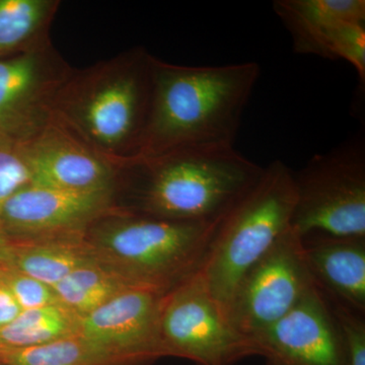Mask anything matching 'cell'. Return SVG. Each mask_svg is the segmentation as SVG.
<instances>
[{"instance_id": "cell-1", "label": "cell", "mask_w": 365, "mask_h": 365, "mask_svg": "<svg viewBox=\"0 0 365 365\" xmlns=\"http://www.w3.org/2000/svg\"><path fill=\"white\" fill-rule=\"evenodd\" d=\"M260 74L253 61L180 66L153 58L150 114L136 158L235 146Z\"/></svg>"}, {"instance_id": "cell-2", "label": "cell", "mask_w": 365, "mask_h": 365, "mask_svg": "<svg viewBox=\"0 0 365 365\" xmlns=\"http://www.w3.org/2000/svg\"><path fill=\"white\" fill-rule=\"evenodd\" d=\"M128 165L140 178L134 213L176 222L222 220L264 169L235 146L184 148Z\"/></svg>"}, {"instance_id": "cell-3", "label": "cell", "mask_w": 365, "mask_h": 365, "mask_svg": "<svg viewBox=\"0 0 365 365\" xmlns=\"http://www.w3.org/2000/svg\"><path fill=\"white\" fill-rule=\"evenodd\" d=\"M220 222L112 213L91 225L83 237L101 264L136 287L163 295L200 269Z\"/></svg>"}, {"instance_id": "cell-4", "label": "cell", "mask_w": 365, "mask_h": 365, "mask_svg": "<svg viewBox=\"0 0 365 365\" xmlns=\"http://www.w3.org/2000/svg\"><path fill=\"white\" fill-rule=\"evenodd\" d=\"M295 199L294 172L274 160L220 220L199 272L225 314L242 276L292 227Z\"/></svg>"}, {"instance_id": "cell-5", "label": "cell", "mask_w": 365, "mask_h": 365, "mask_svg": "<svg viewBox=\"0 0 365 365\" xmlns=\"http://www.w3.org/2000/svg\"><path fill=\"white\" fill-rule=\"evenodd\" d=\"M153 62L139 51L118 66L93 72L63 93L58 91L53 103L58 110L53 113L101 155L126 153L130 162L138 155L150 114Z\"/></svg>"}, {"instance_id": "cell-6", "label": "cell", "mask_w": 365, "mask_h": 365, "mask_svg": "<svg viewBox=\"0 0 365 365\" xmlns=\"http://www.w3.org/2000/svg\"><path fill=\"white\" fill-rule=\"evenodd\" d=\"M292 227L304 237H365V148L361 137L312 158L294 173Z\"/></svg>"}, {"instance_id": "cell-7", "label": "cell", "mask_w": 365, "mask_h": 365, "mask_svg": "<svg viewBox=\"0 0 365 365\" xmlns=\"http://www.w3.org/2000/svg\"><path fill=\"white\" fill-rule=\"evenodd\" d=\"M160 336L165 356L198 365H234L258 355L254 341L228 321L199 270L163 295Z\"/></svg>"}, {"instance_id": "cell-8", "label": "cell", "mask_w": 365, "mask_h": 365, "mask_svg": "<svg viewBox=\"0 0 365 365\" xmlns=\"http://www.w3.org/2000/svg\"><path fill=\"white\" fill-rule=\"evenodd\" d=\"M314 287L302 237L290 227L242 276L228 304V321L253 340L287 316Z\"/></svg>"}, {"instance_id": "cell-9", "label": "cell", "mask_w": 365, "mask_h": 365, "mask_svg": "<svg viewBox=\"0 0 365 365\" xmlns=\"http://www.w3.org/2000/svg\"><path fill=\"white\" fill-rule=\"evenodd\" d=\"M113 190L76 192L30 184L19 190L0 213V235L9 239L81 237L112 215Z\"/></svg>"}, {"instance_id": "cell-10", "label": "cell", "mask_w": 365, "mask_h": 365, "mask_svg": "<svg viewBox=\"0 0 365 365\" xmlns=\"http://www.w3.org/2000/svg\"><path fill=\"white\" fill-rule=\"evenodd\" d=\"M163 294L131 288L83 319L79 336L114 365H144L165 356L160 336Z\"/></svg>"}, {"instance_id": "cell-11", "label": "cell", "mask_w": 365, "mask_h": 365, "mask_svg": "<svg viewBox=\"0 0 365 365\" xmlns=\"http://www.w3.org/2000/svg\"><path fill=\"white\" fill-rule=\"evenodd\" d=\"M253 341L268 365H347L339 326L316 285Z\"/></svg>"}, {"instance_id": "cell-12", "label": "cell", "mask_w": 365, "mask_h": 365, "mask_svg": "<svg viewBox=\"0 0 365 365\" xmlns=\"http://www.w3.org/2000/svg\"><path fill=\"white\" fill-rule=\"evenodd\" d=\"M60 88L51 55L37 45L0 59V133L26 143L50 124Z\"/></svg>"}, {"instance_id": "cell-13", "label": "cell", "mask_w": 365, "mask_h": 365, "mask_svg": "<svg viewBox=\"0 0 365 365\" xmlns=\"http://www.w3.org/2000/svg\"><path fill=\"white\" fill-rule=\"evenodd\" d=\"M24 153L32 184L76 192L105 191L114 186L111 163L52 121L24 143Z\"/></svg>"}, {"instance_id": "cell-14", "label": "cell", "mask_w": 365, "mask_h": 365, "mask_svg": "<svg viewBox=\"0 0 365 365\" xmlns=\"http://www.w3.org/2000/svg\"><path fill=\"white\" fill-rule=\"evenodd\" d=\"M314 285L332 304L365 314V237H302Z\"/></svg>"}, {"instance_id": "cell-15", "label": "cell", "mask_w": 365, "mask_h": 365, "mask_svg": "<svg viewBox=\"0 0 365 365\" xmlns=\"http://www.w3.org/2000/svg\"><path fill=\"white\" fill-rule=\"evenodd\" d=\"M274 13L292 36L297 54L333 60L346 26L365 23L364 0H275Z\"/></svg>"}, {"instance_id": "cell-16", "label": "cell", "mask_w": 365, "mask_h": 365, "mask_svg": "<svg viewBox=\"0 0 365 365\" xmlns=\"http://www.w3.org/2000/svg\"><path fill=\"white\" fill-rule=\"evenodd\" d=\"M83 237L21 240L0 235V268L53 287L76 269L97 261Z\"/></svg>"}, {"instance_id": "cell-17", "label": "cell", "mask_w": 365, "mask_h": 365, "mask_svg": "<svg viewBox=\"0 0 365 365\" xmlns=\"http://www.w3.org/2000/svg\"><path fill=\"white\" fill-rule=\"evenodd\" d=\"M52 288L59 304L83 319L126 290L139 287L93 261L72 271Z\"/></svg>"}, {"instance_id": "cell-18", "label": "cell", "mask_w": 365, "mask_h": 365, "mask_svg": "<svg viewBox=\"0 0 365 365\" xmlns=\"http://www.w3.org/2000/svg\"><path fill=\"white\" fill-rule=\"evenodd\" d=\"M83 318L61 304L23 309L13 323L0 329V346L25 348L78 336Z\"/></svg>"}, {"instance_id": "cell-19", "label": "cell", "mask_w": 365, "mask_h": 365, "mask_svg": "<svg viewBox=\"0 0 365 365\" xmlns=\"http://www.w3.org/2000/svg\"><path fill=\"white\" fill-rule=\"evenodd\" d=\"M56 6L52 0H0V57L36 46Z\"/></svg>"}, {"instance_id": "cell-20", "label": "cell", "mask_w": 365, "mask_h": 365, "mask_svg": "<svg viewBox=\"0 0 365 365\" xmlns=\"http://www.w3.org/2000/svg\"><path fill=\"white\" fill-rule=\"evenodd\" d=\"M0 361L6 365H114L79 335L33 347L0 346Z\"/></svg>"}, {"instance_id": "cell-21", "label": "cell", "mask_w": 365, "mask_h": 365, "mask_svg": "<svg viewBox=\"0 0 365 365\" xmlns=\"http://www.w3.org/2000/svg\"><path fill=\"white\" fill-rule=\"evenodd\" d=\"M32 184L24 143L0 133V213L14 193Z\"/></svg>"}, {"instance_id": "cell-22", "label": "cell", "mask_w": 365, "mask_h": 365, "mask_svg": "<svg viewBox=\"0 0 365 365\" xmlns=\"http://www.w3.org/2000/svg\"><path fill=\"white\" fill-rule=\"evenodd\" d=\"M0 283L13 294L21 309L59 304L52 287L18 271L0 268Z\"/></svg>"}, {"instance_id": "cell-23", "label": "cell", "mask_w": 365, "mask_h": 365, "mask_svg": "<svg viewBox=\"0 0 365 365\" xmlns=\"http://www.w3.org/2000/svg\"><path fill=\"white\" fill-rule=\"evenodd\" d=\"M344 345L347 365H365L364 314L341 304H330Z\"/></svg>"}, {"instance_id": "cell-24", "label": "cell", "mask_w": 365, "mask_h": 365, "mask_svg": "<svg viewBox=\"0 0 365 365\" xmlns=\"http://www.w3.org/2000/svg\"><path fill=\"white\" fill-rule=\"evenodd\" d=\"M21 311L23 309L13 294L0 283V329L13 323Z\"/></svg>"}, {"instance_id": "cell-25", "label": "cell", "mask_w": 365, "mask_h": 365, "mask_svg": "<svg viewBox=\"0 0 365 365\" xmlns=\"http://www.w3.org/2000/svg\"><path fill=\"white\" fill-rule=\"evenodd\" d=\"M0 365H6V364H4V362L0 361Z\"/></svg>"}]
</instances>
